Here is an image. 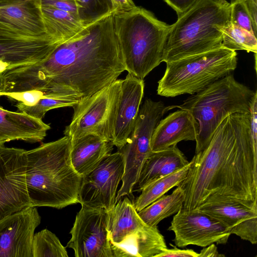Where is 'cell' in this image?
Returning a JSON list of instances; mask_svg holds the SVG:
<instances>
[{"label":"cell","instance_id":"obj_1","mask_svg":"<svg viewBox=\"0 0 257 257\" xmlns=\"http://www.w3.org/2000/svg\"><path fill=\"white\" fill-rule=\"evenodd\" d=\"M113 14L85 26L45 60L7 69L1 77L0 94L36 90L80 99L116 80L125 68Z\"/></svg>","mask_w":257,"mask_h":257},{"label":"cell","instance_id":"obj_2","mask_svg":"<svg viewBox=\"0 0 257 257\" xmlns=\"http://www.w3.org/2000/svg\"><path fill=\"white\" fill-rule=\"evenodd\" d=\"M186 177L183 207L197 208L209 196L220 194L257 201V146L249 113L236 112L218 126L206 147L195 154Z\"/></svg>","mask_w":257,"mask_h":257},{"label":"cell","instance_id":"obj_3","mask_svg":"<svg viewBox=\"0 0 257 257\" xmlns=\"http://www.w3.org/2000/svg\"><path fill=\"white\" fill-rule=\"evenodd\" d=\"M67 136L26 151L27 183L32 205L61 209L79 203L82 177L73 168Z\"/></svg>","mask_w":257,"mask_h":257},{"label":"cell","instance_id":"obj_4","mask_svg":"<svg viewBox=\"0 0 257 257\" xmlns=\"http://www.w3.org/2000/svg\"><path fill=\"white\" fill-rule=\"evenodd\" d=\"M115 33L125 70L144 78L162 62L171 25L140 7L114 12Z\"/></svg>","mask_w":257,"mask_h":257},{"label":"cell","instance_id":"obj_5","mask_svg":"<svg viewBox=\"0 0 257 257\" xmlns=\"http://www.w3.org/2000/svg\"><path fill=\"white\" fill-rule=\"evenodd\" d=\"M226 0H199L171 25L162 62L176 61L222 46L221 29L229 22Z\"/></svg>","mask_w":257,"mask_h":257},{"label":"cell","instance_id":"obj_6","mask_svg":"<svg viewBox=\"0 0 257 257\" xmlns=\"http://www.w3.org/2000/svg\"><path fill=\"white\" fill-rule=\"evenodd\" d=\"M257 93L236 81L229 74L192 94L179 105L169 106L189 111L198 124L195 140V154L204 149L219 124L229 115L249 113L252 100Z\"/></svg>","mask_w":257,"mask_h":257},{"label":"cell","instance_id":"obj_7","mask_svg":"<svg viewBox=\"0 0 257 257\" xmlns=\"http://www.w3.org/2000/svg\"><path fill=\"white\" fill-rule=\"evenodd\" d=\"M236 51L223 46L166 63L157 93L164 97L198 93L237 67Z\"/></svg>","mask_w":257,"mask_h":257},{"label":"cell","instance_id":"obj_8","mask_svg":"<svg viewBox=\"0 0 257 257\" xmlns=\"http://www.w3.org/2000/svg\"><path fill=\"white\" fill-rule=\"evenodd\" d=\"M122 80L116 79L87 97L81 98L73 107L71 122L64 134L70 139L92 134L112 141Z\"/></svg>","mask_w":257,"mask_h":257},{"label":"cell","instance_id":"obj_9","mask_svg":"<svg viewBox=\"0 0 257 257\" xmlns=\"http://www.w3.org/2000/svg\"><path fill=\"white\" fill-rule=\"evenodd\" d=\"M169 110L161 101L146 99L141 105L131 135L126 143L118 149L124 160L122 181L129 184L137 183L142 168L152 152L151 141L153 132Z\"/></svg>","mask_w":257,"mask_h":257},{"label":"cell","instance_id":"obj_10","mask_svg":"<svg viewBox=\"0 0 257 257\" xmlns=\"http://www.w3.org/2000/svg\"><path fill=\"white\" fill-rule=\"evenodd\" d=\"M26 150L0 146V220L32 205Z\"/></svg>","mask_w":257,"mask_h":257},{"label":"cell","instance_id":"obj_11","mask_svg":"<svg viewBox=\"0 0 257 257\" xmlns=\"http://www.w3.org/2000/svg\"><path fill=\"white\" fill-rule=\"evenodd\" d=\"M107 211L81 205L66 247L76 257H113L107 230Z\"/></svg>","mask_w":257,"mask_h":257},{"label":"cell","instance_id":"obj_12","mask_svg":"<svg viewBox=\"0 0 257 257\" xmlns=\"http://www.w3.org/2000/svg\"><path fill=\"white\" fill-rule=\"evenodd\" d=\"M124 160L117 151L111 153L92 171L82 177L78 194L81 205L111 210L124 173Z\"/></svg>","mask_w":257,"mask_h":257},{"label":"cell","instance_id":"obj_13","mask_svg":"<svg viewBox=\"0 0 257 257\" xmlns=\"http://www.w3.org/2000/svg\"><path fill=\"white\" fill-rule=\"evenodd\" d=\"M168 230L175 234V246L206 247L212 243L224 244L231 233L221 222L198 208L182 207L174 216Z\"/></svg>","mask_w":257,"mask_h":257},{"label":"cell","instance_id":"obj_14","mask_svg":"<svg viewBox=\"0 0 257 257\" xmlns=\"http://www.w3.org/2000/svg\"><path fill=\"white\" fill-rule=\"evenodd\" d=\"M218 220L241 239L257 243V201H248L214 194L197 208Z\"/></svg>","mask_w":257,"mask_h":257},{"label":"cell","instance_id":"obj_15","mask_svg":"<svg viewBox=\"0 0 257 257\" xmlns=\"http://www.w3.org/2000/svg\"><path fill=\"white\" fill-rule=\"evenodd\" d=\"M0 37L21 40L52 38L46 33L40 0L0 5Z\"/></svg>","mask_w":257,"mask_h":257},{"label":"cell","instance_id":"obj_16","mask_svg":"<svg viewBox=\"0 0 257 257\" xmlns=\"http://www.w3.org/2000/svg\"><path fill=\"white\" fill-rule=\"evenodd\" d=\"M41 220L33 206L0 220V257H33L32 240Z\"/></svg>","mask_w":257,"mask_h":257},{"label":"cell","instance_id":"obj_17","mask_svg":"<svg viewBox=\"0 0 257 257\" xmlns=\"http://www.w3.org/2000/svg\"><path fill=\"white\" fill-rule=\"evenodd\" d=\"M144 79L128 73L122 80L112 141L117 149L126 142L134 127L144 92Z\"/></svg>","mask_w":257,"mask_h":257},{"label":"cell","instance_id":"obj_18","mask_svg":"<svg viewBox=\"0 0 257 257\" xmlns=\"http://www.w3.org/2000/svg\"><path fill=\"white\" fill-rule=\"evenodd\" d=\"M61 43L52 38L21 40L0 37V61L6 63L8 69L34 64L46 59Z\"/></svg>","mask_w":257,"mask_h":257},{"label":"cell","instance_id":"obj_19","mask_svg":"<svg viewBox=\"0 0 257 257\" xmlns=\"http://www.w3.org/2000/svg\"><path fill=\"white\" fill-rule=\"evenodd\" d=\"M198 133V122L192 113L180 109L159 121L152 137V151L167 149L182 141H195Z\"/></svg>","mask_w":257,"mask_h":257},{"label":"cell","instance_id":"obj_20","mask_svg":"<svg viewBox=\"0 0 257 257\" xmlns=\"http://www.w3.org/2000/svg\"><path fill=\"white\" fill-rule=\"evenodd\" d=\"M50 128L42 119L23 112L10 111L0 106V146L15 140L40 142Z\"/></svg>","mask_w":257,"mask_h":257},{"label":"cell","instance_id":"obj_21","mask_svg":"<svg viewBox=\"0 0 257 257\" xmlns=\"http://www.w3.org/2000/svg\"><path fill=\"white\" fill-rule=\"evenodd\" d=\"M70 140L71 164L81 177L94 169L113 149L111 141L92 134Z\"/></svg>","mask_w":257,"mask_h":257},{"label":"cell","instance_id":"obj_22","mask_svg":"<svg viewBox=\"0 0 257 257\" xmlns=\"http://www.w3.org/2000/svg\"><path fill=\"white\" fill-rule=\"evenodd\" d=\"M113 257H157L167 245L158 227L149 225L127 235L121 242H111Z\"/></svg>","mask_w":257,"mask_h":257},{"label":"cell","instance_id":"obj_23","mask_svg":"<svg viewBox=\"0 0 257 257\" xmlns=\"http://www.w3.org/2000/svg\"><path fill=\"white\" fill-rule=\"evenodd\" d=\"M189 163L177 145L152 152L142 168L133 192H141L151 182L183 168Z\"/></svg>","mask_w":257,"mask_h":257},{"label":"cell","instance_id":"obj_24","mask_svg":"<svg viewBox=\"0 0 257 257\" xmlns=\"http://www.w3.org/2000/svg\"><path fill=\"white\" fill-rule=\"evenodd\" d=\"M107 230L111 242L119 243L127 235L148 225L140 217L133 201L121 198L107 211Z\"/></svg>","mask_w":257,"mask_h":257},{"label":"cell","instance_id":"obj_25","mask_svg":"<svg viewBox=\"0 0 257 257\" xmlns=\"http://www.w3.org/2000/svg\"><path fill=\"white\" fill-rule=\"evenodd\" d=\"M47 34L60 43L74 37L85 27L78 16L67 12L41 6Z\"/></svg>","mask_w":257,"mask_h":257},{"label":"cell","instance_id":"obj_26","mask_svg":"<svg viewBox=\"0 0 257 257\" xmlns=\"http://www.w3.org/2000/svg\"><path fill=\"white\" fill-rule=\"evenodd\" d=\"M184 200L183 191L177 186L171 194L160 197L138 214L148 225L156 227L164 219L176 214L183 207Z\"/></svg>","mask_w":257,"mask_h":257},{"label":"cell","instance_id":"obj_27","mask_svg":"<svg viewBox=\"0 0 257 257\" xmlns=\"http://www.w3.org/2000/svg\"><path fill=\"white\" fill-rule=\"evenodd\" d=\"M191 161L184 167L159 178L145 187L133 203L138 212L165 195L174 187H177L187 176Z\"/></svg>","mask_w":257,"mask_h":257},{"label":"cell","instance_id":"obj_28","mask_svg":"<svg viewBox=\"0 0 257 257\" xmlns=\"http://www.w3.org/2000/svg\"><path fill=\"white\" fill-rule=\"evenodd\" d=\"M80 99L58 94H48L42 92L40 98L31 106H25L16 104L18 110L37 118L42 119L46 113L51 109L73 107Z\"/></svg>","mask_w":257,"mask_h":257},{"label":"cell","instance_id":"obj_29","mask_svg":"<svg viewBox=\"0 0 257 257\" xmlns=\"http://www.w3.org/2000/svg\"><path fill=\"white\" fill-rule=\"evenodd\" d=\"M221 30L223 47L235 51L244 50L256 54V36L253 33L233 26L230 21Z\"/></svg>","mask_w":257,"mask_h":257},{"label":"cell","instance_id":"obj_30","mask_svg":"<svg viewBox=\"0 0 257 257\" xmlns=\"http://www.w3.org/2000/svg\"><path fill=\"white\" fill-rule=\"evenodd\" d=\"M33 257H68L66 247L47 229L34 234L32 243Z\"/></svg>","mask_w":257,"mask_h":257},{"label":"cell","instance_id":"obj_31","mask_svg":"<svg viewBox=\"0 0 257 257\" xmlns=\"http://www.w3.org/2000/svg\"><path fill=\"white\" fill-rule=\"evenodd\" d=\"M78 17L84 26L114 12L111 0H76Z\"/></svg>","mask_w":257,"mask_h":257},{"label":"cell","instance_id":"obj_32","mask_svg":"<svg viewBox=\"0 0 257 257\" xmlns=\"http://www.w3.org/2000/svg\"><path fill=\"white\" fill-rule=\"evenodd\" d=\"M231 1V3H230V23L234 26L242 28L254 34L251 19L244 0H232Z\"/></svg>","mask_w":257,"mask_h":257},{"label":"cell","instance_id":"obj_33","mask_svg":"<svg viewBox=\"0 0 257 257\" xmlns=\"http://www.w3.org/2000/svg\"><path fill=\"white\" fill-rule=\"evenodd\" d=\"M40 2L42 6L67 12L78 17V6L76 0H40Z\"/></svg>","mask_w":257,"mask_h":257},{"label":"cell","instance_id":"obj_34","mask_svg":"<svg viewBox=\"0 0 257 257\" xmlns=\"http://www.w3.org/2000/svg\"><path fill=\"white\" fill-rule=\"evenodd\" d=\"M171 248L164 249L157 257H198V253L192 249H179L170 243Z\"/></svg>","mask_w":257,"mask_h":257},{"label":"cell","instance_id":"obj_35","mask_svg":"<svg viewBox=\"0 0 257 257\" xmlns=\"http://www.w3.org/2000/svg\"><path fill=\"white\" fill-rule=\"evenodd\" d=\"M198 1L199 0H164V1L176 12L178 17L187 11Z\"/></svg>","mask_w":257,"mask_h":257},{"label":"cell","instance_id":"obj_36","mask_svg":"<svg viewBox=\"0 0 257 257\" xmlns=\"http://www.w3.org/2000/svg\"><path fill=\"white\" fill-rule=\"evenodd\" d=\"M244 2L251 19L253 32L256 35L257 0H244Z\"/></svg>","mask_w":257,"mask_h":257},{"label":"cell","instance_id":"obj_37","mask_svg":"<svg viewBox=\"0 0 257 257\" xmlns=\"http://www.w3.org/2000/svg\"><path fill=\"white\" fill-rule=\"evenodd\" d=\"M114 12H123L131 10L136 7L132 0H111Z\"/></svg>","mask_w":257,"mask_h":257},{"label":"cell","instance_id":"obj_38","mask_svg":"<svg viewBox=\"0 0 257 257\" xmlns=\"http://www.w3.org/2000/svg\"><path fill=\"white\" fill-rule=\"evenodd\" d=\"M224 256V254L218 252L215 243L203 247V248L198 253V257H223Z\"/></svg>","mask_w":257,"mask_h":257},{"label":"cell","instance_id":"obj_39","mask_svg":"<svg viewBox=\"0 0 257 257\" xmlns=\"http://www.w3.org/2000/svg\"><path fill=\"white\" fill-rule=\"evenodd\" d=\"M9 68V66L5 62L0 61V77L1 75Z\"/></svg>","mask_w":257,"mask_h":257},{"label":"cell","instance_id":"obj_40","mask_svg":"<svg viewBox=\"0 0 257 257\" xmlns=\"http://www.w3.org/2000/svg\"><path fill=\"white\" fill-rule=\"evenodd\" d=\"M23 1L25 0H0V5L18 2Z\"/></svg>","mask_w":257,"mask_h":257},{"label":"cell","instance_id":"obj_41","mask_svg":"<svg viewBox=\"0 0 257 257\" xmlns=\"http://www.w3.org/2000/svg\"><path fill=\"white\" fill-rule=\"evenodd\" d=\"M231 1H232V0H231Z\"/></svg>","mask_w":257,"mask_h":257},{"label":"cell","instance_id":"obj_42","mask_svg":"<svg viewBox=\"0 0 257 257\" xmlns=\"http://www.w3.org/2000/svg\"></svg>","mask_w":257,"mask_h":257}]
</instances>
